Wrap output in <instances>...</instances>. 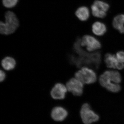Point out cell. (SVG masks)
Listing matches in <instances>:
<instances>
[{"instance_id": "6da1fadb", "label": "cell", "mask_w": 124, "mask_h": 124, "mask_svg": "<svg viewBox=\"0 0 124 124\" xmlns=\"http://www.w3.org/2000/svg\"><path fill=\"white\" fill-rule=\"evenodd\" d=\"M100 85L107 91L116 93L121 90V74L117 70L110 69L104 71L99 78Z\"/></svg>"}, {"instance_id": "7a4b0ae2", "label": "cell", "mask_w": 124, "mask_h": 124, "mask_svg": "<svg viewBox=\"0 0 124 124\" xmlns=\"http://www.w3.org/2000/svg\"><path fill=\"white\" fill-rule=\"evenodd\" d=\"M20 26L17 15L12 10H7L4 14L3 20L0 22V33L2 35H10L15 32Z\"/></svg>"}, {"instance_id": "3957f363", "label": "cell", "mask_w": 124, "mask_h": 124, "mask_svg": "<svg viewBox=\"0 0 124 124\" xmlns=\"http://www.w3.org/2000/svg\"><path fill=\"white\" fill-rule=\"evenodd\" d=\"M74 76L84 85L93 84L96 82L98 79L97 74L94 70L86 66L81 67L76 72Z\"/></svg>"}, {"instance_id": "277c9868", "label": "cell", "mask_w": 124, "mask_h": 124, "mask_svg": "<svg viewBox=\"0 0 124 124\" xmlns=\"http://www.w3.org/2000/svg\"><path fill=\"white\" fill-rule=\"evenodd\" d=\"M80 43L81 46L85 48L89 53H93L102 47L101 44L98 40L89 35L83 36L80 39Z\"/></svg>"}, {"instance_id": "5b68a950", "label": "cell", "mask_w": 124, "mask_h": 124, "mask_svg": "<svg viewBox=\"0 0 124 124\" xmlns=\"http://www.w3.org/2000/svg\"><path fill=\"white\" fill-rule=\"evenodd\" d=\"M80 113L82 121L85 124H91L99 120V116L91 110L89 104L87 103L83 104Z\"/></svg>"}, {"instance_id": "8992f818", "label": "cell", "mask_w": 124, "mask_h": 124, "mask_svg": "<svg viewBox=\"0 0 124 124\" xmlns=\"http://www.w3.org/2000/svg\"><path fill=\"white\" fill-rule=\"evenodd\" d=\"M109 8V5L106 2L97 0L91 5L92 14L96 17L103 18L107 15V11Z\"/></svg>"}, {"instance_id": "52a82bcc", "label": "cell", "mask_w": 124, "mask_h": 124, "mask_svg": "<svg viewBox=\"0 0 124 124\" xmlns=\"http://www.w3.org/2000/svg\"><path fill=\"white\" fill-rule=\"evenodd\" d=\"M84 85L76 78H72L66 83L68 91L74 96H80L84 92Z\"/></svg>"}, {"instance_id": "ba28073f", "label": "cell", "mask_w": 124, "mask_h": 124, "mask_svg": "<svg viewBox=\"0 0 124 124\" xmlns=\"http://www.w3.org/2000/svg\"><path fill=\"white\" fill-rule=\"evenodd\" d=\"M104 61L106 66L109 69L119 71L124 69V63L118 60L116 54L110 53L106 54Z\"/></svg>"}, {"instance_id": "9c48e42d", "label": "cell", "mask_w": 124, "mask_h": 124, "mask_svg": "<svg viewBox=\"0 0 124 124\" xmlns=\"http://www.w3.org/2000/svg\"><path fill=\"white\" fill-rule=\"evenodd\" d=\"M67 89L62 83H56L51 89L50 94L51 97L55 100H62L65 98Z\"/></svg>"}, {"instance_id": "30bf717a", "label": "cell", "mask_w": 124, "mask_h": 124, "mask_svg": "<svg viewBox=\"0 0 124 124\" xmlns=\"http://www.w3.org/2000/svg\"><path fill=\"white\" fill-rule=\"evenodd\" d=\"M68 113L65 108L61 107H56L53 108L51 113V116L54 120L62 121L67 116Z\"/></svg>"}, {"instance_id": "8fae6325", "label": "cell", "mask_w": 124, "mask_h": 124, "mask_svg": "<svg viewBox=\"0 0 124 124\" xmlns=\"http://www.w3.org/2000/svg\"><path fill=\"white\" fill-rule=\"evenodd\" d=\"M17 65L16 60L11 56H6L2 59L1 66L4 70L10 71L14 70Z\"/></svg>"}, {"instance_id": "7c38bea8", "label": "cell", "mask_w": 124, "mask_h": 124, "mask_svg": "<svg viewBox=\"0 0 124 124\" xmlns=\"http://www.w3.org/2000/svg\"><path fill=\"white\" fill-rule=\"evenodd\" d=\"M112 25L114 28L124 34V14L118 15L113 19Z\"/></svg>"}, {"instance_id": "4fadbf2b", "label": "cell", "mask_w": 124, "mask_h": 124, "mask_svg": "<svg viewBox=\"0 0 124 124\" xmlns=\"http://www.w3.org/2000/svg\"><path fill=\"white\" fill-rule=\"evenodd\" d=\"M107 31L106 25L100 22H95L92 25V32L95 35L98 36L103 35Z\"/></svg>"}, {"instance_id": "5bb4252c", "label": "cell", "mask_w": 124, "mask_h": 124, "mask_svg": "<svg viewBox=\"0 0 124 124\" xmlns=\"http://www.w3.org/2000/svg\"><path fill=\"white\" fill-rule=\"evenodd\" d=\"M75 14L79 20L81 21H85L88 19L90 16V11L87 7L81 6L77 9Z\"/></svg>"}, {"instance_id": "9a60e30c", "label": "cell", "mask_w": 124, "mask_h": 124, "mask_svg": "<svg viewBox=\"0 0 124 124\" xmlns=\"http://www.w3.org/2000/svg\"><path fill=\"white\" fill-rule=\"evenodd\" d=\"M2 5L7 9H12L18 4L19 0H2Z\"/></svg>"}, {"instance_id": "2e32d148", "label": "cell", "mask_w": 124, "mask_h": 124, "mask_svg": "<svg viewBox=\"0 0 124 124\" xmlns=\"http://www.w3.org/2000/svg\"><path fill=\"white\" fill-rule=\"evenodd\" d=\"M116 57L120 62L124 63V51L120 50L117 51L116 54Z\"/></svg>"}, {"instance_id": "e0dca14e", "label": "cell", "mask_w": 124, "mask_h": 124, "mask_svg": "<svg viewBox=\"0 0 124 124\" xmlns=\"http://www.w3.org/2000/svg\"><path fill=\"white\" fill-rule=\"evenodd\" d=\"M6 78V74L4 71L1 70L0 72V81L1 82H4Z\"/></svg>"}]
</instances>
